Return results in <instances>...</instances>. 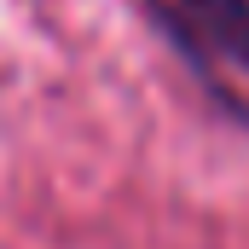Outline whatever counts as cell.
Instances as JSON below:
<instances>
[{"mask_svg": "<svg viewBox=\"0 0 249 249\" xmlns=\"http://www.w3.org/2000/svg\"><path fill=\"white\" fill-rule=\"evenodd\" d=\"M151 12L203 75L209 64H232L249 75V0H151Z\"/></svg>", "mask_w": 249, "mask_h": 249, "instance_id": "cell-1", "label": "cell"}]
</instances>
